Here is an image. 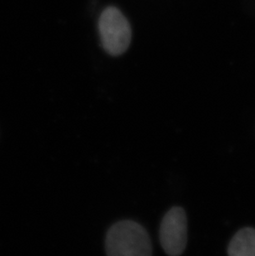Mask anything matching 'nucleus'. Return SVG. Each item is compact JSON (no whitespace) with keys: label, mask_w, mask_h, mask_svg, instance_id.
I'll return each instance as SVG.
<instances>
[{"label":"nucleus","mask_w":255,"mask_h":256,"mask_svg":"<svg viewBox=\"0 0 255 256\" xmlns=\"http://www.w3.org/2000/svg\"><path fill=\"white\" fill-rule=\"evenodd\" d=\"M106 254L110 256H150L152 243L147 230L134 220L114 224L106 238Z\"/></svg>","instance_id":"obj_1"},{"label":"nucleus","mask_w":255,"mask_h":256,"mask_svg":"<svg viewBox=\"0 0 255 256\" xmlns=\"http://www.w3.org/2000/svg\"><path fill=\"white\" fill-rule=\"evenodd\" d=\"M98 30L102 46L112 56L123 55L130 48L132 28L127 18L114 6L104 10L100 16Z\"/></svg>","instance_id":"obj_2"},{"label":"nucleus","mask_w":255,"mask_h":256,"mask_svg":"<svg viewBox=\"0 0 255 256\" xmlns=\"http://www.w3.org/2000/svg\"><path fill=\"white\" fill-rule=\"evenodd\" d=\"M162 246L166 254H182L188 243V220L185 210L180 206L171 208L165 214L159 230Z\"/></svg>","instance_id":"obj_3"},{"label":"nucleus","mask_w":255,"mask_h":256,"mask_svg":"<svg viewBox=\"0 0 255 256\" xmlns=\"http://www.w3.org/2000/svg\"><path fill=\"white\" fill-rule=\"evenodd\" d=\"M228 254L230 256H255V229L240 230L230 242Z\"/></svg>","instance_id":"obj_4"}]
</instances>
